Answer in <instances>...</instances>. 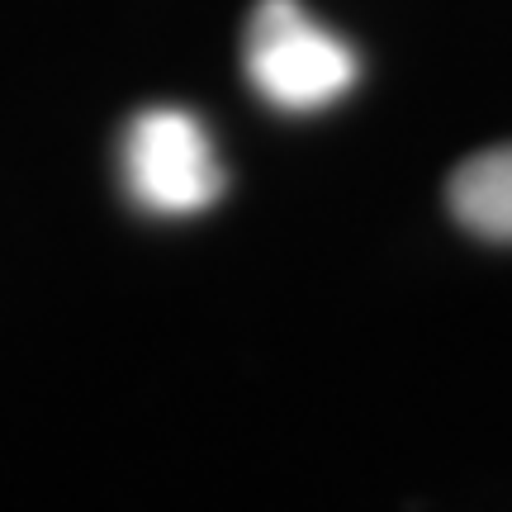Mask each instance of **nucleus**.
I'll use <instances>...</instances> for the list:
<instances>
[{
    "mask_svg": "<svg viewBox=\"0 0 512 512\" xmlns=\"http://www.w3.org/2000/svg\"><path fill=\"white\" fill-rule=\"evenodd\" d=\"M252 91L285 114H318L337 105L361 76L347 38L323 29L299 0H261L242 43Z\"/></svg>",
    "mask_w": 512,
    "mask_h": 512,
    "instance_id": "f257e3e1",
    "label": "nucleus"
},
{
    "mask_svg": "<svg viewBox=\"0 0 512 512\" xmlns=\"http://www.w3.org/2000/svg\"><path fill=\"white\" fill-rule=\"evenodd\" d=\"M119 171L133 204L157 219L204 214L223 195V166L209 128L176 105H152L128 119Z\"/></svg>",
    "mask_w": 512,
    "mask_h": 512,
    "instance_id": "f03ea898",
    "label": "nucleus"
},
{
    "mask_svg": "<svg viewBox=\"0 0 512 512\" xmlns=\"http://www.w3.org/2000/svg\"><path fill=\"white\" fill-rule=\"evenodd\" d=\"M446 204L484 242H512V143L484 147L451 171Z\"/></svg>",
    "mask_w": 512,
    "mask_h": 512,
    "instance_id": "7ed1b4c3",
    "label": "nucleus"
}]
</instances>
